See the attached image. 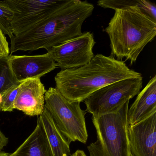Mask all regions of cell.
Returning <instances> with one entry per match:
<instances>
[{
  "instance_id": "16",
  "label": "cell",
  "mask_w": 156,
  "mask_h": 156,
  "mask_svg": "<svg viewBox=\"0 0 156 156\" xmlns=\"http://www.w3.org/2000/svg\"><path fill=\"white\" fill-rule=\"evenodd\" d=\"M13 13L10 9L0 4V29L5 35L11 39L14 35L12 33L11 23Z\"/></svg>"
},
{
  "instance_id": "22",
  "label": "cell",
  "mask_w": 156,
  "mask_h": 156,
  "mask_svg": "<svg viewBox=\"0 0 156 156\" xmlns=\"http://www.w3.org/2000/svg\"><path fill=\"white\" fill-rule=\"evenodd\" d=\"M72 156H87L84 151L80 150L76 151Z\"/></svg>"
},
{
  "instance_id": "10",
  "label": "cell",
  "mask_w": 156,
  "mask_h": 156,
  "mask_svg": "<svg viewBox=\"0 0 156 156\" xmlns=\"http://www.w3.org/2000/svg\"><path fill=\"white\" fill-rule=\"evenodd\" d=\"M128 138L132 156H156V113L128 126Z\"/></svg>"
},
{
  "instance_id": "7",
  "label": "cell",
  "mask_w": 156,
  "mask_h": 156,
  "mask_svg": "<svg viewBox=\"0 0 156 156\" xmlns=\"http://www.w3.org/2000/svg\"><path fill=\"white\" fill-rule=\"evenodd\" d=\"M66 0H5L0 4L13 13L11 23L14 36L30 29L50 16Z\"/></svg>"
},
{
  "instance_id": "17",
  "label": "cell",
  "mask_w": 156,
  "mask_h": 156,
  "mask_svg": "<svg viewBox=\"0 0 156 156\" xmlns=\"http://www.w3.org/2000/svg\"><path fill=\"white\" fill-rule=\"evenodd\" d=\"M15 85L2 94V101L0 105V110L4 112H12L14 103L18 94L20 85Z\"/></svg>"
},
{
  "instance_id": "4",
  "label": "cell",
  "mask_w": 156,
  "mask_h": 156,
  "mask_svg": "<svg viewBox=\"0 0 156 156\" xmlns=\"http://www.w3.org/2000/svg\"><path fill=\"white\" fill-rule=\"evenodd\" d=\"M129 101L116 112L92 117L97 140L87 146L90 156H130L127 121Z\"/></svg>"
},
{
  "instance_id": "23",
  "label": "cell",
  "mask_w": 156,
  "mask_h": 156,
  "mask_svg": "<svg viewBox=\"0 0 156 156\" xmlns=\"http://www.w3.org/2000/svg\"><path fill=\"white\" fill-rule=\"evenodd\" d=\"M8 153L3 152V151H0V156H6Z\"/></svg>"
},
{
  "instance_id": "12",
  "label": "cell",
  "mask_w": 156,
  "mask_h": 156,
  "mask_svg": "<svg viewBox=\"0 0 156 156\" xmlns=\"http://www.w3.org/2000/svg\"><path fill=\"white\" fill-rule=\"evenodd\" d=\"M156 113V76L149 81L137 95L127 112L128 126L141 122Z\"/></svg>"
},
{
  "instance_id": "6",
  "label": "cell",
  "mask_w": 156,
  "mask_h": 156,
  "mask_svg": "<svg viewBox=\"0 0 156 156\" xmlns=\"http://www.w3.org/2000/svg\"><path fill=\"white\" fill-rule=\"evenodd\" d=\"M142 76L112 83L97 90L84 100L87 112L96 117L116 112L137 95L142 87Z\"/></svg>"
},
{
  "instance_id": "19",
  "label": "cell",
  "mask_w": 156,
  "mask_h": 156,
  "mask_svg": "<svg viewBox=\"0 0 156 156\" xmlns=\"http://www.w3.org/2000/svg\"><path fill=\"white\" fill-rule=\"evenodd\" d=\"M137 6L145 15L156 23V6L155 3L147 0H139Z\"/></svg>"
},
{
  "instance_id": "9",
  "label": "cell",
  "mask_w": 156,
  "mask_h": 156,
  "mask_svg": "<svg viewBox=\"0 0 156 156\" xmlns=\"http://www.w3.org/2000/svg\"><path fill=\"white\" fill-rule=\"evenodd\" d=\"M8 61L13 76L20 83L41 78L57 68V63L47 53L40 55H9Z\"/></svg>"
},
{
  "instance_id": "5",
  "label": "cell",
  "mask_w": 156,
  "mask_h": 156,
  "mask_svg": "<svg viewBox=\"0 0 156 156\" xmlns=\"http://www.w3.org/2000/svg\"><path fill=\"white\" fill-rule=\"evenodd\" d=\"M44 98V108L61 133L70 142L86 144L88 139L87 112L81 108L80 102L67 99L55 87L46 90Z\"/></svg>"
},
{
  "instance_id": "11",
  "label": "cell",
  "mask_w": 156,
  "mask_h": 156,
  "mask_svg": "<svg viewBox=\"0 0 156 156\" xmlns=\"http://www.w3.org/2000/svg\"><path fill=\"white\" fill-rule=\"evenodd\" d=\"M45 87L41 78L29 79L21 83L14 108L30 116H40L44 109Z\"/></svg>"
},
{
  "instance_id": "15",
  "label": "cell",
  "mask_w": 156,
  "mask_h": 156,
  "mask_svg": "<svg viewBox=\"0 0 156 156\" xmlns=\"http://www.w3.org/2000/svg\"><path fill=\"white\" fill-rule=\"evenodd\" d=\"M9 56L0 57V94H1L13 86L21 83L16 81L12 74L8 61Z\"/></svg>"
},
{
  "instance_id": "20",
  "label": "cell",
  "mask_w": 156,
  "mask_h": 156,
  "mask_svg": "<svg viewBox=\"0 0 156 156\" xmlns=\"http://www.w3.org/2000/svg\"><path fill=\"white\" fill-rule=\"evenodd\" d=\"M10 53V50L7 38L0 29V57L9 56Z\"/></svg>"
},
{
  "instance_id": "18",
  "label": "cell",
  "mask_w": 156,
  "mask_h": 156,
  "mask_svg": "<svg viewBox=\"0 0 156 156\" xmlns=\"http://www.w3.org/2000/svg\"><path fill=\"white\" fill-rule=\"evenodd\" d=\"M139 0H100L98 1V6L104 9H111L115 10L120 9L126 7L137 6Z\"/></svg>"
},
{
  "instance_id": "8",
  "label": "cell",
  "mask_w": 156,
  "mask_h": 156,
  "mask_svg": "<svg viewBox=\"0 0 156 156\" xmlns=\"http://www.w3.org/2000/svg\"><path fill=\"white\" fill-rule=\"evenodd\" d=\"M94 34L86 32L47 51L48 55L62 70L73 69L87 64L94 58L95 44Z\"/></svg>"
},
{
  "instance_id": "2",
  "label": "cell",
  "mask_w": 156,
  "mask_h": 156,
  "mask_svg": "<svg viewBox=\"0 0 156 156\" xmlns=\"http://www.w3.org/2000/svg\"><path fill=\"white\" fill-rule=\"evenodd\" d=\"M142 76L129 69L125 62L112 55H94L87 64L62 70L55 77V88L66 98L80 103L97 90L112 83Z\"/></svg>"
},
{
  "instance_id": "1",
  "label": "cell",
  "mask_w": 156,
  "mask_h": 156,
  "mask_svg": "<svg viewBox=\"0 0 156 156\" xmlns=\"http://www.w3.org/2000/svg\"><path fill=\"white\" fill-rule=\"evenodd\" d=\"M94 5L87 1L66 0L50 16L11 40L10 55L18 51H48L82 35V27Z\"/></svg>"
},
{
  "instance_id": "25",
  "label": "cell",
  "mask_w": 156,
  "mask_h": 156,
  "mask_svg": "<svg viewBox=\"0 0 156 156\" xmlns=\"http://www.w3.org/2000/svg\"><path fill=\"white\" fill-rule=\"evenodd\" d=\"M130 156H132V155H131V154H130Z\"/></svg>"
},
{
  "instance_id": "3",
  "label": "cell",
  "mask_w": 156,
  "mask_h": 156,
  "mask_svg": "<svg viewBox=\"0 0 156 156\" xmlns=\"http://www.w3.org/2000/svg\"><path fill=\"white\" fill-rule=\"evenodd\" d=\"M110 40L111 55L135 63L145 46L156 35V23L137 6L116 9L105 29Z\"/></svg>"
},
{
  "instance_id": "21",
  "label": "cell",
  "mask_w": 156,
  "mask_h": 156,
  "mask_svg": "<svg viewBox=\"0 0 156 156\" xmlns=\"http://www.w3.org/2000/svg\"><path fill=\"white\" fill-rule=\"evenodd\" d=\"M9 138L6 137L0 129V151L7 146L9 143Z\"/></svg>"
},
{
  "instance_id": "14",
  "label": "cell",
  "mask_w": 156,
  "mask_h": 156,
  "mask_svg": "<svg viewBox=\"0 0 156 156\" xmlns=\"http://www.w3.org/2000/svg\"><path fill=\"white\" fill-rule=\"evenodd\" d=\"M39 117L41 121L53 156H69L71 142L58 129L45 108Z\"/></svg>"
},
{
  "instance_id": "13",
  "label": "cell",
  "mask_w": 156,
  "mask_h": 156,
  "mask_svg": "<svg viewBox=\"0 0 156 156\" xmlns=\"http://www.w3.org/2000/svg\"><path fill=\"white\" fill-rule=\"evenodd\" d=\"M6 156H53L40 118L32 133L15 151Z\"/></svg>"
},
{
  "instance_id": "24",
  "label": "cell",
  "mask_w": 156,
  "mask_h": 156,
  "mask_svg": "<svg viewBox=\"0 0 156 156\" xmlns=\"http://www.w3.org/2000/svg\"><path fill=\"white\" fill-rule=\"evenodd\" d=\"M2 101V96L1 94H0V105L1 104Z\"/></svg>"
}]
</instances>
